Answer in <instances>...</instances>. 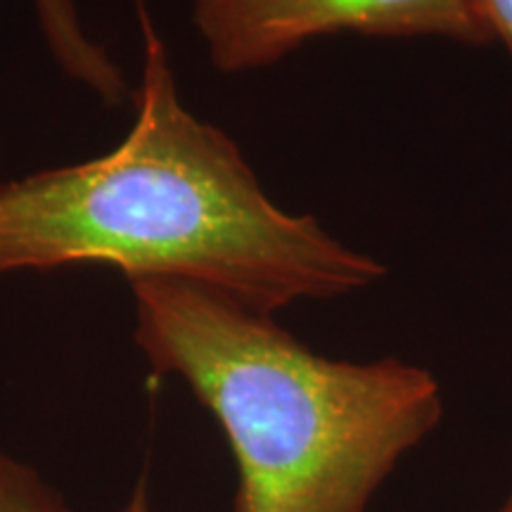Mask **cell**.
<instances>
[{"instance_id": "obj_1", "label": "cell", "mask_w": 512, "mask_h": 512, "mask_svg": "<svg viewBox=\"0 0 512 512\" xmlns=\"http://www.w3.org/2000/svg\"><path fill=\"white\" fill-rule=\"evenodd\" d=\"M136 124L112 152L0 183V275L114 266L128 283L174 278L273 316L387 275L313 216L275 207L240 147L181 105L143 0Z\"/></svg>"}, {"instance_id": "obj_2", "label": "cell", "mask_w": 512, "mask_h": 512, "mask_svg": "<svg viewBox=\"0 0 512 512\" xmlns=\"http://www.w3.org/2000/svg\"><path fill=\"white\" fill-rule=\"evenodd\" d=\"M136 344L219 420L235 512H368L403 456L444 418L430 370L320 356L273 316L174 278L131 283Z\"/></svg>"}, {"instance_id": "obj_3", "label": "cell", "mask_w": 512, "mask_h": 512, "mask_svg": "<svg viewBox=\"0 0 512 512\" xmlns=\"http://www.w3.org/2000/svg\"><path fill=\"white\" fill-rule=\"evenodd\" d=\"M192 19L223 74L271 67L335 34L494 43L477 0H192Z\"/></svg>"}, {"instance_id": "obj_4", "label": "cell", "mask_w": 512, "mask_h": 512, "mask_svg": "<svg viewBox=\"0 0 512 512\" xmlns=\"http://www.w3.org/2000/svg\"><path fill=\"white\" fill-rule=\"evenodd\" d=\"M36 12L48 46L64 72L93 88L105 102L119 105L126 95L124 74L105 48L83 34L74 0H36Z\"/></svg>"}, {"instance_id": "obj_5", "label": "cell", "mask_w": 512, "mask_h": 512, "mask_svg": "<svg viewBox=\"0 0 512 512\" xmlns=\"http://www.w3.org/2000/svg\"><path fill=\"white\" fill-rule=\"evenodd\" d=\"M0 512H74L34 467L0 453Z\"/></svg>"}, {"instance_id": "obj_6", "label": "cell", "mask_w": 512, "mask_h": 512, "mask_svg": "<svg viewBox=\"0 0 512 512\" xmlns=\"http://www.w3.org/2000/svg\"><path fill=\"white\" fill-rule=\"evenodd\" d=\"M494 41H501L512 57V0H477Z\"/></svg>"}, {"instance_id": "obj_7", "label": "cell", "mask_w": 512, "mask_h": 512, "mask_svg": "<svg viewBox=\"0 0 512 512\" xmlns=\"http://www.w3.org/2000/svg\"><path fill=\"white\" fill-rule=\"evenodd\" d=\"M121 512H150V501H147V489L143 482L133 489L131 498H128L124 508H121Z\"/></svg>"}, {"instance_id": "obj_8", "label": "cell", "mask_w": 512, "mask_h": 512, "mask_svg": "<svg viewBox=\"0 0 512 512\" xmlns=\"http://www.w3.org/2000/svg\"><path fill=\"white\" fill-rule=\"evenodd\" d=\"M498 512H512V494L508 496V501L501 505V510H498Z\"/></svg>"}]
</instances>
